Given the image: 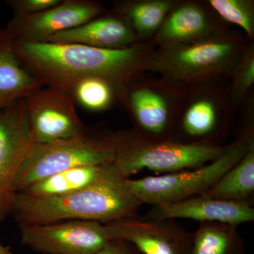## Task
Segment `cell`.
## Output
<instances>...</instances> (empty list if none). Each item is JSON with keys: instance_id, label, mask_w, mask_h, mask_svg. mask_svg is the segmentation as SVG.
Wrapping results in <instances>:
<instances>
[{"instance_id": "7a4b0ae2", "label": "cell", "mask_w": 254, "mask_h": 254, "mask_svg": "<svg viewBox=\"0 0 254 254\" xmlns=\"http://www.w3.org/2000/svg\"><path fill=\"white\" fill-rule=\"evenodd\" d=\"M128 179L113 163L106 164L94 183L71 193L45 197L17 192L11 215L19 227L69 220L106 224L138 218L143 204L130 190Z\"/></svg>"}, {"instance_id": "484cf974", "label": "cell", "mask_w": 254, "mask_h": 254, "mask_svg": "<svg viewBox=\"0 0 254 254\" xmlns=\"http://www.w3.org/2000/svg\"><path fill=\"white\" fill-rule=\"evenodd\" d=\"M141 252L131 242L127 241L111 240L95 254H140Z\"/></svg>"}, {"instance_id": "44dd1931", "label": "cell", "mask_w": 254, "mask_h": 254, "mask_svg": "<svg viewBox=\"0 0 254 254\" xmlns=\"http://www.w3.org/2000/svg\"><path fill=\"white\" fill-rule=\"evenodd\" d=\"M104 165H85L53 174L35 182L20 193L45 197L71 193L94 183L103 173Z\"/></svg>"}, {"instance_id": "8fae6325", "label": "cell", "mask_w": 254, "mask_h": 254, "mask_svg": "<svg viewBox=\"0 0 254 254\" xmlns=\"http://www.w3.org/2000/svg\"><path fill=\"white\" fill-rule=\"evenodd\" d=\"M25 100L35 143H49L76 136L86 125L71 95L43 86Z\"/></svg>"}, {"instance_id": "2e32d148", "label": "cell", "mask_w": 254, "mask_h": 254, "mask_svg": "<svg viewBox=\"0 0 254 254\" xmlns=\"http://www.w3.org/2000/svg\"><path fill=\"white\" fill-rule=\"evenodd\" d=\"M46 42L113 50L128 48L139 41L126 20L111 10L78 27L58 33Z\"/></svg>"}, {"instance_id": "d4e9b609", "label": "cell", "mask_w": 254, "mask_h": 254, "mask_svg": "<svg viewBox=\"0 0 254 254\" xmlns=\"http://www.w3.org/2000/svg\"><path fill=\"white\" fill-rule=\"evenodd\" d=\"M61 0H8L14 16L38 14L60 4Z\"/></svg>"}, {"instance_id": "7402d4cb", "label": "cell", "mask_w": 254, "mask_h": 254, "mask_svg": "<svg viewBox=\"0 0 254 254\" xmlns=\"http://www.w3.org/2000/svg\"><path fill=\"white\" fill-rule=\"evenodd\" d=\"M205 2L221 21L238 26L249 41H253L254 0H208Z\"/></svg>"}, {"instance_id": "9a60e30c", "label": "cell", "mask_w": 254, "mask_h": 254, "mask_svg": "<svg viewBox=\"0 0 254 254\" xmlns=\"http://www.w3.org/2000/svg\"><path fill=\"white\" fill-rule=\"evenodd\" d=\"M190 219L237 225L254 220V205L248 203L194 195L186 199L153 205L143 220Z\"/></svg>"}, {"instance_id": "9c48e42d", "label": "cell", "mask_w": 254, "mask_h": 254, "mask_svg": "<svg viewBox=\"0 0 254 254\" xmlns=\"http://www.w3.org/2000/svg\"><path fill=\"white\" fill-rule=\"evenodd\" d=\"M21 243L44 254H95L111 241L105 224L69 220L20 227Z\"/></svg>"}, {"instance_id": "3957f363", "label": "cell", "mask_w": 254, "mask_h": 254, "mask_svg": "<svg viewBox=\"0 0 254 254\" xmlns=\"http://www.w3.org/2000/svg\"><path fill=\"white\" fill-rule=\"evenodd\" d=\"M250 41L228 30L215 36L172 48H155L145 72L156 73L175 88L230 80L234 66Z\"/></svg>"}, {"instance_id": "5bb4252c", "label": "cell", "mask_w": 254, "mask_h": 254, "mask_svg": "<svg viewBox=\"0 0 254 254\" xmlns=\"http://www.w3.org/2000/svg\"><path fill=\"white\" fill-rule=\"evenodd\" d=\"M228 30L205 1L176 0L152 41L156 48H172Z\"/></svg>"}, {"instance_id": "ffe728a7", "label": "cell", "mask_w": 254, "mask_h": 254, "mask_svg": "<svg viewBox=\"0 0 254 254\" xmlns=\"http://www.w3.org/2000/svg\"><path fill=\"white\" fill-rule=\"evenodd\" d=\"M190 254H246V247L237 225L202 222L192 233Z\"/></svg>"}, {"instance_id": "ac0fdd59", "label": "cell", "mask_w": 254, "mask_h": 254, "mask_svg": "<svg viewBox=\"0 0 254 254\" xmlns=\"http://www.w3.org/2000/svg\"><path fill=\"white\" fill-rule=\"evenodd\" d=\"M176 0H125L112 11L130 25L139 42L150 41L163 24Z\"/></svg>"}, {"instance_id": "603a6c76", "label": "cell", "mask_w": 254, "mask_h": 254, "mask_svg": "<svg viewBox=\"0 0 254 254\" xmlns=\"http://www.w3.org/2000/svg\"><path fill=\"white\" fill-rule=\"evenodd\" d=\"M76 103L93 112L109 109L117 99V91L108 82L90 78L78 82L71 92Z\"/></svg>"}, {"instance_id": "7c38bea8", "label": "cell", "mask_w": 254, "mask_h": 254, "mask_svg": "<svg viewBox=\"0 0 254 254\" xmlns=\"http://www.w3.org/2000/svg\"><path fill=\"white\" fill-rule=\"evenodd\" d=\"M108 11L102 3L93 0H61L60 4L38 14L14 16L6 28L16 41L43 43Z\"/></svg>"}, {"instance_id": "ba28073f", "label": "cell", "mask_w": 254, "mask_h": 254, "mask_svg": "<svg viewBox=\"0 0 254 254\" xmlns=\"http://www.w3.org/2000/svg\"><path fill=\"white\" fill-rule=\"evenodd\" d=\"M179 91L161 78L144 74L120 88L117 99L123 103L133 129L153 140H169L173 131Z\"/></svg>"}, {"instance_id": "4316f807", "label": "cell", "mask_w": 254, "mask_h": 254, "mask_svg": "<svg viewBox=\"0 0 254 254\" xmlns=\"http://www.w3.org/2000/svg\"><path fill=\"white\" fill-rule=\"evenodd\" d=\"M0 254H14L9 247H5L0 243Z\"/></svg>"}, {"instance_id": "30bf717a", "label": "cell", "mask_w": 254, "mask_h": 254, "mask_svg": "<svg viewBox=\"0 0 254 254\" xmlns=\"http://www.w3.org/2000/svg\"><path fill=\"white\" fill-rule=\"evenodd\" d=\"M34 143L24 100L0 111V222L11 215L16 175Z\"/></svg>"}, {"instance_id": "52a82bcc", "label": "cell", "mask_w": 254, "mask_h": 254, "mask_svg": "<svg viewBox=\"0 0 254 254\" xmlns=\"http://www.w3.org/2000/svg\"><path fill=\"white\" fill-rule=\"evenodd\" d=\"M253 141L254 138H235L225 145L218 158L203 166L158 177L128 179V186L143 205L173 203L202 194L243 158Z\"/></svg>"}, {"instance_id": "5b68a950", "label": "cell", "mask_w": 254, "mask_h": 254, "mask_svg": "<svg viewBox=\"0 0 254 254\" xmlns=\"http://www.w3.org/2000/svg\"><path fill=\"white\" fill-rule=\"evenodd\" d=\"M113 138V163L127 178L144 169L165 175L199 168L218 158L225 146L150 139L133 128L115 132Z\"/></svg>"}, {"instance_id": "4fadbf2b", "label": "cell", "mask_w": 254, "mask_h": 254, "mask_svg": "<svg viewBox=\"0 0 254 254\" xmlns=\"http://www.w3.org/2000/svg\"><path fill=\"white\" fill-rule=\"evenodd\" d=\"M111 240L131 242L143 254H190L192 233L175 220L125 219L106 223Z\"/></svg>"}, {"instance_id": "e0dca14e", "label": "cell", "mask_w": 254, "mask_h": 254, "mask_svg": "<svg viewBox=\"0 0 254 254\" xmlns=\"http://www.w3.org/2000/svg\"><path fill=\"white\" fill-rule=\"evenodd\" d=\"M15 41L9 28L0 29V111L45 86L23 66L15 52Z\"/></svg>"}, {"instance_id": "8992f818", "label": "cell", "mask_w": 254, "mask_h": 254, "mask_svg": "<svg viewBox=\"0 0 254 254\" xmlns=\"http://www.w3.org/2000/svg\"><path fill=\"white\" fill-rule=\"evenodd\" d=\"M113 132L86 127L76 136L49 143H35L16 175L15 191H21L53 174L85 165L113 163Z\"/></svg>"}, {"instance_id": "d6986e66", "label": "cell", "mask_w": 254, "mask_h": 254, "mask_svg": "<svg viewBox=\"0 0 254 254\" xmlns=\"http://www.w3.org/2000/svg\"><path fill=\"white\" fill-rule=\"evenodd\" d=\"M254 141L250 143L243 158L200 195L254 205Z\"/></svg>"}, {"instance_id": "6da1fadb", "label": "cell", "mask_w": 254, "mask_h": 254, "mask_svg": "<svg viewBox=\"0 0 254 254\" xmlns=\"http://www.w3.org/2000/svg\"><path fill=\"white\" fill-rule=\"evenodd\" d=\"M153 41L138 42L123 49H102L78 44L15 41V52L29 72L45 86L71 95L86 78H99L118 91L144 74L155 50Z\"/></svg>"}, {"instance_id": "277c9868", "label": "cell", "mask_w": 254, "mask_h": 254, "mask_svg": "<svg viewBox=\"0 0 254 254\" xmlns=\"http://www.w3.org/2000/svg\"><path fill=\"white\" fill-rule=\"evenodd\" d=\"M178 105L170 141L223 146L231 132L236 108L230 81L218 80L179 88Z\"/></svg>"}, {"instance_id": "cb8c5ba5", "label": "cell", "mask_w": 254, "mask_h": 254, "mask_svg": "<svg viewBox=\"0 0 254 254\" xmlns=\"http://www.w3.org/2000/svg\"><path fill=\"white\" fill-rule=\"evenodd\" d=\"M254 84V43L250 42L232 69L230 98L235 108L246 103Z\"/></svg>"}]
</instances>
